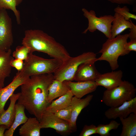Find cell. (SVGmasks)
Masks as SVG:
<instances>
[{"label": "cell", "mask_w": 136, "mask_h": 136, "mask_svg": "<svg viewBox=\"0 0 136 136\" xmlns=\"http://www.w3.org/2000/svg\"><path fill=\"white\" fill-rule=\"evenodd\" d=\"M54 79L53 74L32 75L21 86L17 103L39 121L49 104V87Z\"/></svg>", "instance_id": "cell-1"}, {"label": "cell", "mask_w": 136, "mask_h": 136, "mask_svg": "<svg viewBox=\"0 0 136 136\" xmlns=\"http://www.w3.org/2000/svg\"><path fill=\"white\" fill-rule=\"evenodd\" d=\"M22 0H0V10L9 9L12 10L15 17L17 24L21 23L20 13L16 7L22 2Z\"/></svg>", "instance_id": "cell-24"}, {"label": "cell", "mask_w": 136, "mask_h": 136, "mask_svg": "<svg viewBox=\"0 0 136 136\" xmlns=\"http://www.w3.org/2000/svg\"><path fill=\"white\" fill-rule=\"evenodd\" d=\"M93 97L92 94L88 95L83 99L73 97L71 104L72 108L71 117L69 122L72 130L76 128V121L79 114L83 109L89 105Z\"/></svg>", "instance_id": "cell-14"}, {"label": "cell", "mask_w": 136, "mask_h": 136, "mask_svg": "<svg viewBox=\"0 0 136 136\" xmlns=\"http://www.w3.org/2000/svg\"><path fill=\"white\" fill-rule=\"evenodd\" d=\"M96 55L92 52H84L74 57H70L63 62L60 67L53 74L54 79L61 82L72 81L79 66L86 62H96Z\"/></svg>", "instance_id": "cell-5"}, {"label": "cell", "mask_w": 136, "mask_h": 136, "mask_svg": "<svg viewBox=\"0 0 136 136\" xmlns=\"http://www.w3.org/2000/svg\"><path fill=\"white\" fill-rule=\"evenodd\" d=\"M123 73L121 70L101 74L95 80L98 86H101L109 90L115 88L122 82Z\"/></svg>", "instance_id": "cell-13"}, {"label": "cell", "mask_w": 136, "mask_h": 136, "mask_svg": "<svg viewBox=\"0 0 136 136\" xmlns=\"http://www.w3.org/2000/svg\"><path fill=\"white\" fill-rule=\"evenodd\" d=\"M41 129L37 118L29 117L19 129V134L21 136H40Z\"/></svg>", "instance_id": "cell-19"}, {"label": "cell", "mask_w": 136, "mask_h": 136, "mask_svg": "<svg viewBox=\"0 0 136 136\" xmlns=\"http://www.w3.org/2000/svg\"><path fill=\"white\" fill-rule=\"evenodd\" d=\"M128 38L127 33L118 35L113 39H108L98 52L101 54L100 57L97 58L96 61L105 60L109 63L112 70L118 68L119 65L118 59L119 57L127 54L124 46Z\"/></svg>", "instance_id": "cell-4"}, {"label": "cell", "mask_w": 136, "mask_h": 136, "mask_svg": "<svg viewBox=\"0 0 136 136\" xmlns=\"http://www.w3.org/2000/svg\"><path fill=\"white\" fill-rule=\"evenodd\" d=\"M74 96L81 98L84 95L95 91L98 86L95 81H86L74 82L64 81Z\"/></svg>", "instance_id": "cell-12"}, {"label": "cell", "mask_w": 136, "mask_h": 136, "mask_svg": "<svg viewBox=\"0 0 136 136\" xmlns=\"http://www.w3.org/2000/svg\"><path fill=\"white\" fill-rule=\"evenodd\" d=\"M129 20L131 22L132 27L129 30L130 32L128 33V38L130 40L136 39V25L132 22L131 19Z\"/></svg>", "instance_id": "cell-33"}, {"label": "cell", "mask_w": 136, "mask_h": 136, "mask_svg": "<svg viewBox=\"0 0 136 136\" xmlns=\"http://www.w3.org/2000/svg\"><path fill=\"white\" fill-rule=\"evenodd\" d=\"M115 12L123 16L126 20H129L131 19L136 20V15L129 12V9L126 6L122 7L117 6L114 9Z\"/></svg>", "instance_id": "cell-27"}, {"label": "cell", "mask_w": 136, "mask_h": 136, "mask_svg": "<svg viewBox=\"0 0 136 136\" xmlns=\"http://www.w3.org/2000/svg\"><path fill=\"white\" fill-rule=\"evenodd\" d=\"M39 121L41 129L52 128L61 134L68 133L72 131L68 122L45 110Z\"/></svg>", "instance_id": "cell-9"}, {"label": "cell", "mask_w": 136, "mask_h": 136, "mask_svg": "<svg viewBox=\"0 0 136 136\" xmlns=\"http://www.w3.org/2000/svg\"><path fill=\"white\" fill-rule=\"evenodd\" d=\"M120 124L114 120H111L108 124H100L97 126V134L100 136H109L110 131L118 129Z\"/></svg>", "instance_id": "cell-25"}, {"label": "cell", "mask_w": 136, "mask_h": 136, "mask_svg": "<svg viewBox=\"0 0 136 136\" xmlns=\"http://www.w3.org/2000/svg\"><path fill=\"white\" fill-rule=\"evenodd\" d=\"M113 3L132 5L136 2V0H108Z\"/></svg>", "instance_id": "cell-32"}, {"label": "cell", "mask_w": 136, "mask_h": 136, "mask_svg": "<svg viewBox=\"0 0 136 136\" xmlns=\"http://www.w3.org/2000/svg\"><path fill=\"white\" fill-rule=\"evenodd\" d=\"M72 108L70 105L66 108L60 110L54 114L57 117L68 122L71 119Z\"/></svg>", "instance_id": "cell-28"}, {"label": "cell", "mask_w": 136, "mask_h": 136, "mask_svg": "<svg viewBox=\"0 0 136 136\" xmlns=\"http://www.w3.org/2000/svg\"><path fill=\"white\" fill-rule=\"evenodd\" d=\"M136 92L133 84L127 81H123L118 86L105 90L102 101L108 106L117 107L135 97Z\"/></svg>", "instance_id": "cell-6"}, {"label": "cell", "mask_w": 136, "mask_h": 136, "mask_svg": "<svg viewBox=\"0 0 136 136\" xmlns=\"http://www.w3.org/2000/svg\"><path fill=\"white\" fill-rule=\"evenodd\" d=\"M124 49L127 54L131 51H136V39L130 40L125 44Z\"/></svg>", "instance_id": "cell-30"}, {"label": "cell", "mask_w": 136, "mask_h": 136, "mask_svg": "<svg viewBox=\"0 0 136 136\" xmlns=\"http://www.w3.org/2000/svg\"><path fill=\"white\" fill-rule=\"evenodd\" d=\"M13 42L12 19L6 10H0V50L11 49Z\"/></svg>", "instance_id": "cell-8"}, {"label": "cell", "mask_w": 136, "mask_h": 136, "mask_svg": "<svg viewBox=\"0 0 136 136\" xmlns=\"http://www.w3.org/2000/svg\"><path fill=\"white\" fill-rule=\"evenodd\" d=\"M20 72L28 77L36 75L54 74L61 65L63 61L57 58H45L30 53L24 60Z\"/></svg>", "instance_id": "cell-3"}, {"label": "cell", "mask_w": 136, "mask_h": 136, "mask_svg": "<svg viewBox=\"0 0 136 136\" xmlns=\"http://www.w3.org/2000/svg\"><path fill=\"white\" fill-rule=\"evenodd\" d=\"M29 77L18 72L10 84L5 87L0 88V115L5 110L4 108L7 101L14 91L24 83Z\"/></svg>", "instance_id": "cell-10"}, {"label": "cell", "mask_w": 136, "mask_h": 136, "mask_svg": "<svg viewBox=\"0 0 136 136\" xmlns=\"http://www.w3.org/2000/svg\"><path fill=\"white\" fill-rule=\"evenodd\" d=\"M22 44L29 47L30 53L35 51L42 52L63 62L71 57L63 45L54 38L40 30H25Z\"/></svg>", "instance_id": "cell-2"}, {"label": "cell", "mask_w": 136, "mask_h": 136, "mask_svg": "<svg viewBox=\"0 0 136 136\" xmlns=\"http://www.w3.org/2000/svg\"><path fill=\"white\" fill-rule=\"evenodd\" d=\"M100 74L96 69L95 63H84L78 67L75 73L74 80L77 81H95Z\"/></svg>", "instance_id": "cell-15"}, {"label": "cell", "mask_w": 136, "mask_h": 136, "mask_svg": "<svg viewBox=\"0 0 136 136\" xmlns=\"http://www.w3.org/2000/svg\"><path fill=\"white\" fill-rule=\"evenodd\" d=\"M74 95L70 90L58 99L53 100L46 108L45 111L54 114L57 111L71 105Z\"/></svg>", "instance_id": "cell-22"}, {"label": "cell", "mask_w": 136, "mask_h": 136, "mask_svg": "<svg viewBox=\"0 0 136 136\" xmlns=\"http://www.w3.org/2000/svg\"><path fill=\"white\" fill-rule=\"evenodd\" d=\"M97 134V126L93 124L85 125L80 133L79 136H89Z\"/></svg>", "instance_id": "cell-29"}, {"label": "cell", "mask_w": 136, "mask_h": 136, "mask_svg": "<svg viewBox=\"0 0 136 136\" xmlns=\"http://www.w3.org/2000/svg\"><path fill=\"white\" fill-rule=\"evenodd\" d=\"M82 11L88 22V27L83 32V33H86L88 31L93 32L98 30L103 33L108 39H110L111 28L114 18L113 16L105 15L98 17L93 10L89 11L83 8Z\"/></svg>", "instance_id": "cell-7"}, {"label": "cell", "mask_w": 136, "mask_h": 136, "mask_svg": "<svg viewBox=\"0 0 136 136\" xmlns=\"http://www.w3.org/2000/svg\"><path fill=\"white\" fill-rule=\"evenodd\" d=\"M30 52V50L29 47L22 45L16 47L12 54V56L15 59L24 60L27 58Z\"/></svg>", "instance_id": "cell-26"}, {"label": "cell", "mask_w": 136, "mask_h": 136, "mask_svg": "<svg viewBox=\"0 0 136 136\" xmlns=\"http://www.w3.org/2000/svg\"><path fill=\"white\" fill-rule=\"evenodd\" d=\"M70 90L65 81L61 82L54 79L49 88L47 97L48 103H50L54 99L63 95Z\"/></svg>", "instance_id": "cell-20"}, {"label": "cell", "mask_w": 136, "mask_h": 136, "mask_svg": "<svg viewBox=\"0 0 136 136\" xmlns=\"http://www.w3.org/2000/svg\"><path fill=\"white\" fill-rule=\"evenodd\" d=\"M122 125L120 136H136V114H130L125 118H119Z\"/></svg>", "instance_id": "cell-23"}, {"label": "cell", "mask_w": 136, "mask_h": 136, "mask_svg": "<svg viewBox=\"0 0 136 136\" xmlns=\"http://www.w3.org/2000/svg\"><path fill=\"white\" fill-rule=\"evenodd\" d=\"M24 62L23 60L13 58L11 60L10 64L12 67H14L18 72H19L23 68Z\"/></svg>", "instance_id": "cell-31"}, {"label": "cell", "mask_w": 136, "mask_h": 136, "mask_svg": "<svg viewBox=\"0 0 136 136\" xmlns=\"http://www.w3.org/2000/svg\"><path fill=\"white\" fill-rule=\"evenodd\" d=\"M12 53L11 49L7 51L0 50V88L4 87L5 79L11 73L12 67L10 62L14 58Z\"/></svg>", "instance_id": "cell-16"}, {"label": "cell", "mask_w": 136, "mask_h": 136, "mask_svg": "<svg viewBox=\"0 0 136 136\" xmlns=\"http://www.w3.org/2000/svg\"><path fill=\"white\" fill-rule=\"evenodd\" d=\"M7 129V127L4 124L0 125V136H4L5 130Z\"/></svg>", "instance_id": "cell-34"}, {"label": "cell", "mask_w": 136, "mask_h": 136, "mask_svg": "<svg viewBox=\"0 0 136 136\" xmlns=\"http://www.w3.org/2000/svg\"><path fill=\"white\" fill-rule=\"evenodd\" d=\"M20 93V92L13 93L11 96L9 98L10 103L8 108L3 111L0 115V125H6L8 129L11 127L14 122L15 115V106Z\"/></svg>", "instance_id": "cell-17"}, {"label": "cell", "mask_w": 136, "mask_h": 136, "mask_svg": "<svg viewBox=\"0 0 136 136\" xmlns=\"http://www.w3.org/2000/svg\"><path fill=\"white\" fill-rule=\"evenodd\" d=\"M136 114V97L126 101L120 105L111 107L105 112V116L109 119L125 118L130 114Z\"/></svg>", "instance_id": "cell-11"}, {"label": "cell", "mask_w": 136, "mask_h": 136, "mask_svg": "<svg viewBox=\"0 0 136 136\" xmlns=\"http://www.w3.org/2000/svg\"><path fill=\"white\" fill-rule=\"evenodd\" d=\"M15 107V115L14 122L11 127L5 132L4 136H13L17 128L25 123L28 118L25 114V108L23 106L17 103Z\"/></svg>", "instance_id": "cell-21"}, {"label": "cell", "mask_w": 136, "mask_h": 136, "mask_svg": "<svg viewBox=\"0 0 136 136\" xmlns=\"http://www.w3.org/2000/svg\"><path fill=\"white\" fill-rule=\"evenodd\" d=\"M114 17L112 25L111 30V38H115L118 35L128 28L132 27L131 21L126 20L122 15L115 12Z\"/></svg>", "instance_id": "cell-18"}]
</instances>
